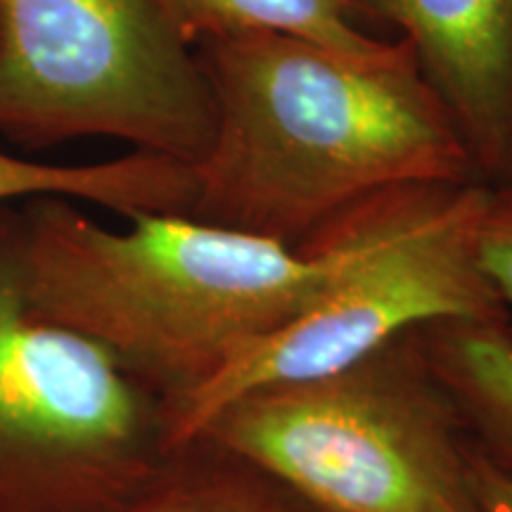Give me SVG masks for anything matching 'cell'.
Listing matches in <instances>:
<instances>
[{"instance_id": "obj_12", "label": "cell", "mask_w": 512, "mask_h": 512, "mask_svg": "<svg viewBox=\"0 0 512 512\" xmlns=\"http://www.w3.org/2000/svg\"><path fill=\"white\" fill-rule=\"evenodd\" d=\"M479 264L508 311L512 335V181L489 188V200L479 223Z\"/></svg>"}, {"instance_id": "obj_13", "label": "cell", "mask_w": 512, "mask_h": 512, "mask_svg": "<svg viewBox=\"0 0 512 512\" xmlns=\"http://www.w3.org/2000/svg\"><path fill=\"white\" fill-rule=\"evenodd\" d=\"M470 465L479 512H512V472L491 463L475 444Z\"/></svg>"}, {"instance_id": "obj_9", "label": "cell", "mask_w": 512, "mask_h": 512, "mask_svg": "<svg viewBox=\"0 0 512 512\" xmlns=\"http://www.w3.org/2000/svg\"><path fill=\"white\" fill-rule=\"evenodd\" d=\"M190 48L245 36H287L363 62L392 60L406 46L358 22L347 0H157Z\"/></svg>"}, {"instance_id": "obj_3", "label": "cell", "mask_w": 512, "mask_h": 512, "mask_svg": "<svg viewBox=\"0 0 512 512\" xmlns=\"http://www.w3.org/2000/svg\"><path fill=\"white\" fill-rule=\"evenodd\" d=\"M489 188L482 181L403 183L325 223L311 240L332 252L330 280L304 311L249 344L171 411L174 453L197 439L211 415L254 389L335 373L434 323H508L477 252Z\"/></svg>"}, {"instance_id": "obj_4", "label": "cell", "mask_w": 512, "mask_h": 512, "mask_svg": "<svg viewBox=\"0 0 512 512\" xmlns=\"http://www.w3.org/2000/svg\"><path fill=\"white\" fill-rule=\"evenodd\" d=\"M192 444L264 472L316 512H479L472 439L420 330L335 373L242 394Z\"/></svg>"}, {"instance_id": "obj_6", "label": "cell", "mask_w": 512, "mask_h": 512, "mask_svg": "<svg viewBox=\"0 0 512 512\" xmlns=\"http://www.w3.org/2000/svg\"><path fill=\"white\" fill-rule=\"evenodd\" d=\"M0 136L27 150L110 138L197 166L214 98L157 0H0Z\"/></svg>"}, {"instance_id": "obj_1", "label": "cell", "mask_w": 512, "mask_h": 512, "mask_svg": "<svg viewBox=\"0 0 512 512\" xmlns=\"http://www.w3.org/2000/svg\"><path fill=\"white\" fill-rule=\"evenodd\" d=\"M195 55L214 136L190 219L299 249L380 190L482 181L408 43L384 62L287 36L209 41Z\"/></svg>"}, {"instance_id": "obj_10", "label": "cell", "mask_w": 512, "mask_h": 512, "mask_svg": "<svg viewBox=\"0 0 512 512\" xmlns=\"http://www.w3.org/2000/svg\"><path fill=\"white\" fill-rule=\"evenodd\" d=\"M425 354L467 437L512 472V335L508 323L446 320L420 328Z\"/></svg>"}, {"instance_id": "obj_2", "label": "cell", "mask_w": 512, "mask_h": 512, "mask_svg": "<svg viewBox=\"0 0 512 512\" xmlns=\"http://www.w3.org/2000/svg\"><path fill=\"white\" fill-rule=\"evenodd\" d=\"M27 290L43 318L105 347L174 411L318 297L320 242L287 247L181 214L107 228L81 204H19Z\"/></svg>"}, {"instance_id": "obj_7", "label": "cell", "mask_w": 512, "mask_h": 512, "mask_svg": "<svg viewBox=\"0 0 512 512\" xmlns=\"http://www.w3.org/2000/svg\"><path fill=\"white\" fill-rule=\"evenodd\" d=\"M387 27L463 133L484 183L512 181V0H347Z\"/></svg>"}, {"instance_id": "obj_5", "label": "cell", "mask_w": 512, "mask_h": 512, "mask_svg": "<svg viewBox=\"0 0 512 512\" xmlns=\"http://www.w3.org/2000/svg\"><path fill=\"white\" fill-rule=\"evenodd\" d=\"M174 456L166 403L34 309L19 204L0 207V512H105Z\"/></svg>"}, {"instance_id": "obj_11", "label": "cell", "mask_w": 512, "mask_h": 512, "mask_svg": "<svg viewBox=\"0 0 512 512\" xmlns=\"http://www.w3.org/2000/svg\"><path fill=\"white\" fill-rule=\"evenodd\" d=\"M105 512H316L264 472L207 444L178 451L150 484Z\"/></svg>"}, {"instance_id": "obj_8", "label": "cell", "mask_w": 512, "mask_h": 512, "mask_svg": "<svg viewBox=\"0 0 512 512\" xmlns=\"http://www.w3.org/2000/svg\"><path fill=\"white\" fill-rule=\"evenodd\" d=\"M195 166L157 152L131 150L93 164H48L0 150V207L41 197L110 209L121 219L150 214L190 216Z\"/></svg>"}]
</instances>
